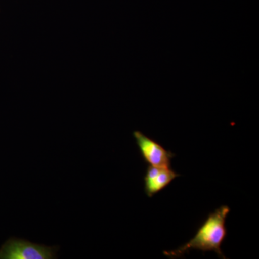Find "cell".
<instances>
[{"mask_svg": "<svg viewBox=\"0 0 259 259\" xmlns=\"http://www.w3.org/2000/svg\"><path fill=\"white\" fill-rule=\"evenodd\" d=\"M230 207L223 205L211 212L199 227L195 236L187 243L176 250L164 251L163 254L170 258H182L191 250L214 251L220 258H226L221 250V245L226 239V221Z\"/></svg>", "mask_w": 259, "mask_h": 259, "instance_id": "cell-1", "label": "cell"}, {"mask_svg": "<svg viewBox=\"0 0 259 259\" xmlns=\"http://www.w3.org/2000/svg\"><path fill=\"white\" fill-rule=\"evenodd\" d=\"M59 245L47 246L26 240L11 238L0 248V259L56 258Z\"/></svg>", "mask_w": 259, "mask_h": 259, "instance_id": "cell-2", "label": "cell"}, {"mask_svg": "<svg viewBox=\"0 0 259 259\" xmlns=\"http://www.w3.org/2000/svg\"><path fill=\"white\" fill-rule=\"evenodd\" d=\"M134 137L141 156L150 166L171 167V160L175 156L171 151H167L161 144L150 139L141 131H134Z\"/></svg>", "mask_w": 259, "mask_h": 259, "instance_id": "cell-3", "label": "cell"}, {"mask_svg": "<svg viewBox=\"0 0 259 259\" xmlns=\"http://www.w3.org/2000/svg\"><path fill=\"white\" fill-rule=\"evenodd\" d=\"M180 176L170 168L150 166L148 167L144 177L145 192L148 197H152L161 192L172 181Z\"/></svg>", "mask_w": 259, "mask_h": 259, "instance_id": "cell-4", "label": "cell"}]
</instances>
